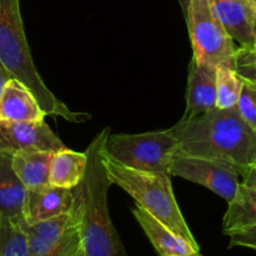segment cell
<instances>
[{
	"mask_svg": "<svg viewBox=\"0 0 256 256\" xmlns=\"http://www.w3.org/2000/svg\"><path fill=\"white\" fill-rule=\"evenodd\" d=\"M46 116L29 88L10 78L0 95V122H36Z\"/></svg>",
	"mask_w": 256,
	"mask_h": 256,
	"instance_id": "cell-14",
	"label": "cell"
},
{
	"mask_svg": "<svg viewBox=\"0 0 256 256\" xmlns=\"http://www.w3.org/2000/svg\"><path fill=\"white\" fill-rule=\"evenodd\" d=\"M52 154L40 150H22L12 154V169L28 190L49 185Z\"/></svg>",
	"mask_w": 256,
	"mask_h": 256,
	"instance_id": "cell-16",
	"label": "cell"
},
{
	"mask_svg": "<svg viewBox=\"0 0 256 256\" xmlns=\"http://www.w3.org/2000/svg\"><path fill=\"white\" fill-rule=\"evenodd\" d=\"M178 150L232 165L242 174L256 162V132L240 116L238 108L215 106L192 119H182L172 128Z\"/></svg>",
	"mask_w": 256,
	"mask_h": 256,
	"instance_id": "cell-1",
	"label": "cell"
},
{
	"mask_svg": "<svg viewBox=\"0 0 256 256\" xmlns=\"http://www.w3.org/2000/svg\"><path fill=\"white\" fill-rule=\"evenodd\" d=\"M238 112L250 128L256 132V86L242 82V92L238 100Z\"/></svg>",
	"mask_w": 256,
	"mask_h": 256,
	"instance_id": "cell-22",
	"label": "cell"
},
{
	"mask_svg": "<svg viewBox=\"0 0 256 256\" xmlns=\"http://www.w3.org/2000/svg\"><path fill=\"white\" fill-rule=\"evenodd\" d=\"M232 68L242 82H250L256 86V42L235 50Z\"/></svg>",
	"mask_w": 256,
	"mask_h": 256,
	"instance_id": "cell-21",
	"label": "cell"
},
{
	"mask_svg": "<svg viewBox=\"0 0 256 256\" xmlns=\"http://www.w3.org/2000/svg\"><path fill=\"white\" fill-rule=\"evenodd\" d=\"M79 256H84V255H82V252H80V254H79Z\"/></svg>",
	"mask_w": 256,
	"mask_h": 256,
	"instance_id": "cell-28",
	"label": "cell"
},
{
	"mask_svg": "<svg viewBox=\"0 0 256 256\" xmlns=\"http://www.w3.org/2000/svg\"><path fill=\"white\" fill-rule=\"evenodd\" d=\"M80 206L74 194L72 209L66 214L38 222H22L29 256H79Z\"/></svg>",
	"mask_w": 256,
	"mask_h": 256,
	"instance_id": "cell-7",
	"label": "cell"
},
{
	"mask_svg": "<svg viewBox=\"0 0 256 256\" xmlns=\"http://www.w3.org/2000/svg\"><path fill=\"white\" fill-rule=\"evenodd\" d=\"M189 2L190 0H179L180 6H182L184 15H186V10H188V5H189Z\"/></svg>",
	"mask_w": 256,
	"mask_h": 256,
	"instance_id": "cell-26",
	"label": "cell"
},
{
	"mask_svg": "<svg viewBox=\"0 0 256 256\" xmlns=\"http://www.w3.org/2000/svg\"><path fill=\"white\" fill-rule=\"evenodd\" d=\"M216 105V66L192 58L188 78L186 108L182 119L210 112Z\"/></svg>",
	"mask_w": 256,
	"mask_h": 256,
	"instance_id": "cell-10",
	"label": "cell"
},
{
	"mask_svg": "<svg viewBox=\"0 0 256 256\" xmlns=\"http://www.w3.org/2000/svg\"><path fill=\"white\" fill-rule=\"evenodd\" d=\"M86 166L85 152L64 149L55 152L50 162L49 184L52 186L74 189L82 180Z\"/></svg>",
	"mask_w": 256,
	"mask_h": 256,
	"instance_id": "cell-17",
	"label": "cell"
},
{
	"mask_svg": "<svg viewBox=\"0 0 256 256\" xmlns=\"http://www.w3.org/2000/svg\"><path fill=\"white\" fill-rule=\"evenodd\" d=\"M65 145L42 120L0 122V152L14 154L22 150L59 152Z\"/></svg>",
	"mask_w": 256,
	"mask_h": 256,
	"instance_id": "cell-9",
	"label": "cell"
},
{
	"mask_svg": "<svg viewBox=\"0 0 256 256\" xmlns=\"http://www.w3.org/2000/svg\"><path fill=\"white\" fill-rule=\"evenodd\" d=\"M242 80L238 76L230 64H220L216 66V105L219 109H229L236 106L242 92Z\"/></svg>",
	"mask_w": 256,
	"mask_h": 256,
	"instance_id": "cell-19",
	"label": "cell"
},
{
	"mask_svg": "<svg viewBox=\"0 0 256 256\" xmlns=\"http://www.w3.org/2000/svg\"><path fill=\"white\" fill-rule=\"evenodd\" d=\"M215 14L234 42L248 46L256 42V5L252 0H210Z\"/></svg>",
	"mask_w": 256,
	"mask_h": 256,
	"instance_id": "cell-11",
	"label": "cell"
},
{
	"mask_svg": "<svg viewBox=\"0 0 256 256\" xmlns=\"http://www.w3.org/2000/svg\"><path fill=\"white\" fill-rule=\"evenodd\" d=\"M0 62L12 78L29 88L45 115L62 118L70 122L90 119L85 112L69 109L40 76L24 32L20 0H0Z\"/></svg>",
	"mask_w": 256,
	"mask_h": 256,
	"instance_id": "cell-3",
	"label": "cell"
},
{
	"mask_svg": "<svg viewBox=\"0 0 256 256\" xmlns=\"http://www.w3.org/2000/svg\"><path fill=\"white\" fill-rule=\"evenodd\" d=\"M242 176V184L252 188V189H256V162H252V165H249V166L244 170Z\"/></svg>",
	"mask_w": 256,
	"mask_h": 256,
	"instance_id": "cell-24",
	"label": "cell"
},
{
	"mask_svg": "<svg viewBox=\"0 0 256 256\" xmlns=\"http://www.w3.org/2000/svg\"><path fill=\"white\" fill-rule=\"evenodd\" d=\"M0 256H29L26 236L19 224L0 222Z\"/></svg>",
	"mask_w": 256,
	"mask_h": 256,
	"instance_id": "cell-20",
	"label": "cell"
},
{
	"mask_svg": "<svg viewBox=\"0 0 256 256\" xmlns=\"http://www.w3.org/2000/svg\"><path fill=\"white\" fill-rule=\"evenodd\" d=\"M10 78H12V75H10V72H8V70L5 69L4 65L0 62V95H2V88H4V85L6 84V82L10 79Z\"/></svg>",
	"mask_w": 256,
	"mask_h": 256,
	"instance_id": "cell-25",
	"label": "cell"
},
{
	"mask_svg": "<svg viewBox=\"0 0 256 256\" xmlns=\"http://www.w3.org/2000/svg\"><path fill=\"white\" fill-rule=\"evenodd\" d=\"M176 150L178 139L172 128L142 134H109L104 144V154L124 166L168 174Z\"/></svg>",
	"mask_w": 256,
	"mask_h": 256,
	"instance_id": "cell-5",
	"label": "cell"
},
{
	"mask_svg": "<svg viewBox=\"0 0 256 256\" xmlns=\"http://www.w3.org/2000/svg\"><path fill=\"white\" fill-rule=\"evenodd\" d=\"M105 156V165L112 184L118 185L136 202L138 206L149 212L162 224L199 248L189 225L185 222L175 199L170 175L130 169Z\"/></svg>",
	"mask_w": 256,
	"mask_h": 256,
	"instance_id": "cell-4",
	"label": "cell"
},
{
	"mask_svg": "<svg viewBox=\"0 0 256 256\" xmlns=\"http://www.w3.org/2000/svg\"><path fill=\"white\" fill-rule=\"evenodd\" d=\"M74 205V190L45 185L29 189L25 204V222H38L66 214Z\"/></svg>",
	"mask_w": 256,
	"mask_h": 256,
	"instance_id": "cell-12",
	"label": "cell"
},
{
	"mask_svg": "<svg viewBox=\"0 0 256 256\" xmlns=\"http://www.w3.org/2000/svg\"><path fill=\"white\" fill-rule=\"evenodd\" d=\"M110 128H104L86 148V166L74 194L80 206V244L84 256H128L110 219L104 144Z\"/></svg>",
	"mask_w": 256,
	"mask_h": 256,
	"instance_id": "cell-2",
	"label": "cell"
},
{
	"mask_svg": "<svg viewBox=\"0 0 256 256\" xmlns=\"http://www.w3.org/2000/svg\"><path fill=\"white\" fill-rule=\"evenodd\" d=\"M28 189L12 166V154L0 152V222H25Z\"/></svg>",
	"mask_w": 256,
	"mask_h": 256,
	"instance_id": "cell-13",
	"label": "cell"
},
{
	"mask_svg": "<svg viewBox=\"0 0 256 256\" xmlns=\"http://www.w3.org/2000/svg\"><path fill=\"white\" fill-rule=\"evenodd\" d=\"M256 226V189L240 184L236 194L228 202L222 219L224 232Z\"/></svg>",
	"mask_w": 256,
	"mask_h": 256,
	"instance_id": "cell-18",
	"label": "cell"
},
{
	"mask_svg": "<svg viewBox=\"0 0 256 256\" xmlns=\"http://www.w3.org/2000/svg\"><path fill=\"white\" fill-rule=\"evenodd\" d=\"M132 212L159 256H204L200 252V248L175 234L138 205Z\"/></svg>",
	"mask_w": 256,
	"mask_h": 256,
	"instance_id": "cell-15",
	"label": "cell"
},
{
	"mask_svg": "<svg viewBox=\"0 0 256 256\" xmlns=\"http://www.w3.org/2000/svg\"><path fill=\"white\" fill-rule=\"evenodd\" d=\"M170 176H179L208 188L226 200H232L240 186V174L226 162L176 152L169 165Z\"/></svg>",
	"mask_w": 256,
	"mask_h": 256,
	"instance_id": "cell-8",
	"label": "cell"
},
{
	"mask_svg": "<svg viewBox=\"0 0 256 256\" xmlns=\"http://www.w3.org/2000/svg\"><path fill=\"white\" fill-rule=\"evenodd\" d=\"M224 234L230 238L229 248L242 246L256 250V226L228 230Z\"/></svg>",
	"mask_w": 256,
	"mask_h": 256,
	"instance_id": "cell-23",
	"label": "cell"
},
{
	"mask_svg": "<svg viewBox=\"0 0 256 256\" xmlns=\"http://www.w3.org/2000/svg\"><path fill=\"white\" fill-rule=\"evenodd\" d=\"M252 2H254V4L256 5V0H252Z\"/></svg>",
	"mask_w": 256,
	"mask_h": 256,
	"instance_id": "cell-27",
	"label": "cell"
},
{
	"mask_svg": "<svg viewBox=\"0 0 256 256\" xmlns=\"http://www.w3.org/2000/svg\"><path fill=\"white\" fill-rule=\"evenodd\" d=\"M194 59L218 66L230 64L236 50L234 40L215 14L210 0H190L186 15Z\"/></svg>",
	"mask_w": 256,
	"mask_h": 256,
	"instance_id": "cell-6",
	"label": "cell"
}]
</instances>
